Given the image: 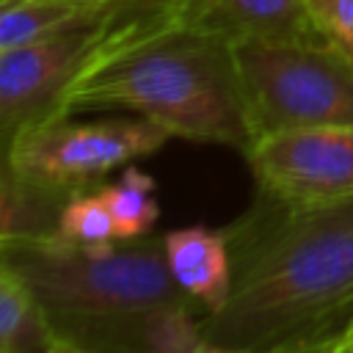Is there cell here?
Instances as JSON below:
<instances>
[{"instance_id":"obj_20","label":"cell","mask_w":353,"mask_h":353,"mask_svg":"<svg viewBox=\"0 0 353 353\" xmlns=\"http://www.w3.org/2000/svg\"><path fill=\"white\" fill-rule=\"evenodd\" d=\"M83 3H91V6H108L110 0H83Z\"/></svg>"},{"instance_id":"obj_13","label":"cell","mask_w":353,"mask_h":353,"mask_svg":"<svg viewBox=\"0 0 353 353\" xmlns=\"http://www.w3.org/2000/svg\"><path fill=\"white\" fill-rule=\"evenodd\" d=\"M61 334L39 298L0 265V353H55Z\"/></svg>"},{"instance_id":"obj_17","label":"cell","mask_w":353,"mask_h":353,"mask_svg":"<svg viewBox=\"0 0 353 353\" xmlns=\"http://www.w3.org/2000/svg\"><path fill=\"white\" fill-rule=\"evenodd\" d=\"M345 350H353V320L325 345V350L323 353H345Z\"/></svg>"},{"instance_id":"obj_8","label":"cell","mask_w":353,"mask_h":353,"mask_svg":"<svg viewBox=\"0 0 353 353\" xmlns=\"http://www.w3.org/2000/svg\"><path fill=\"white\" fill-rule=\"evenodd\" d=\"M165 265L174 284L201 309L215 314L232 295V251L223 229L185 226L163 234Z\"/></svg>"},{"instance_id":"obj_15","label":"cell","mask_w":353,"mask_h":353,"mask_svg":"<svg viewBox=\"0 0 353 353\" xmlns=\"http://www.w3.org/2000/svg\"><path fill=\"white\" fill-rule=\"evenodd\" d=\"M58 237L72 245H80V248H105V245L119 243L113 215H110L99 188L72 196L66 201V207L61 212Z\"/></svg>"},{"instance_id":"obj_5","label":"cell","mask_w":353,"mask_h":353,"mask_svg":"<svg viewBox=\"0 0 353 353\" xmlns=\"http://www.w3.org/2000/svg\"><path fill=\"white\" fill-rule=\"evenodd\" d=\"M168 138V130L143 116L102 121H72V116H61L3 143L0 165L72 199L102 188L113 168L157 152Z\"/></svg>"},{"instance_id":"obj_18","label":"cell","mask_w":353,"mask_h":353,"mask_svg":"<svg viewBox=\"0 0 353 353\" xmlns=\"http://www.w3.org/2000/svg\"><path fill=\"white\" fill-rule=\"evenodd\" d=\"M55 353H97V350L80 347V345H74V342H69V339H63V336H61V345H58V350H55Z\"/></svg>"},{"instance_id":"obj_3","label":"cell","mask_w":353,"mask_h":353,"mask_svg":"<svg viewBox=\"0 0 353 353\" xmlns=\"http://www.w3.org/2000/svg\"><path fill=\"white\" fill-rule=\"evenodd\" d=\"M0 265L39 298L63 339L97 353H127L138 320L160 306H196L168 273L163 237L105 248H80L61 237L0 245Z\"/></svg>"},{"instance_id":"obj_2","label":"cell","mask_w":353,"mask_h":353,"mask_svg":"<svg viewBox=\"0 0 353 353\" xmlns=\"http://www.w3.org/2000/svg\"><path fill=\"white\" fill-rule=\"evenodd\" d=\"M85 110H132L171 138L240 154L254 143L234 41L210 33L160 36L88 61L66 91L63 116Z\"/></svg>"},{"instance_id":"obj_12","label":"cell","mask_w":353,"mask_h":353,"mask_svg":"<svg viewBox=\"0 0 353 353\" xmlns=\"http://www.w3.org/2000/svg\"><path fill=\"white\" fill-rule=\"evenodd\" d=\"M105 8L83 0H0V50L91 25Z\"/></svg>"},{"instance_id":"obj_14","label":"cell","mask_w":353,"mask_h":353,"mask_svg":"<svg viewBox=\"0 0 353 353\" xmlns=\"http://www.w3.org/2000/svg\"><path fill=\"white\" fill-rule=\"evenodd\" d=\"M113 223L119 243L149 237L160 218V207L154 199V179L141 168H124L116 182H105L99 188Z\"/></svg>"},{"instance_id":"obj_10","label":"cell","mask_w":353,"mask_h":353,"mask_svg":"<svg viewBox=\"0 0 353 353\" xmlns=\"http://www.w3.org/2000/svg\"><path fill=\"white\" fill-rule=\"evenodd\" d=\"M196 33L223 36L229 41L320 39L309 22L303 0H212Z\"/></svg>"},{"instance_id":"obj_6","label":"cell","mask_w":353,"mask_h":353,"mask_svg":"<svg viewBox=\"0 0 353 353\" xmlns=\"http://www.w3.org/2000/svg\"><path fill=\"white\" fill-rule=\"evenodd\" d=\"M256 193L290 207L353 199V127H306L256 138L243 152Z\"/></svg>"},{"instance_id":"obj_19","label":"cell","mask_w":353,"mask_h":353,"mask_svg":"<svg viewBox=\"0 0 353 353\" xmlns=\"http://www.w3.org/2000/svg\"><path fill=\"white\" fill-rule=\"evenodd\" d=\"M210 353H251V350H243V347H223V345H212Z\"/></svg>"},{"instance_id":"obj_21","label":"cell","mask_w":353,"mask_h":353,"mask_svg":"<svg viewBox=\"0 0 353 353\" xmlns=\"http://www.w3.org/2000/svg\"><path fill=\"white\" fill-rule=\"evenodd\" d=\"M345 353H353V350H345Z\"/></svg>"},{"instance_id":"obj_4","label":"cell","mask_w":353,"mask_h":353,"mask_svg":"<svg viewBox=\"0 0 353 353\" xmlns=\"http://www.w3.org/2000/svg\"><path fill=\"white\" fill-rule=\"evenodd\" d=\"M254 141L306 127H353V58L325 39L234 41Z\"/></svg>"},{"instance_id":"obj_9","label":"cell","mask_w":353,"mask_h":353,"mask_svg":"<svg viewBox=\"0 0 353 353\" xmlns=\"http://www.w3.org/2000/svg\"><path fill=\"white\" fill-rule=\"evenodd\" d=\"M210 6L212 0H110L88 61L116 55L160 36L196 33Z\"/></svg>"},{"instance_id":"obj_11","label":"cell","mask_w":353,"mask_h":353,"mask_svg":"<svg viewBox=\"0 0 353 353\" xmlns=\"http://www.w3.org/2000/svg\"><path fill=\"white\" fill-rule=\"evenodd\" d=\"M66 201L61 193L33 185L0 165V245L55 240Z\"/></svg>"},{"instance_id":"obj_16","label":"cell","mask_w":353,"mask_h":353,"mask_svg":"<svg viewBox=\"0 0 353 353\" xmlns=\"http://www.w3.org/2000/svg\"><path fill=\"white\" fill-rule=\"evenodd\" d=\"M314 33L353 58V0H303Z\"/></svg>"},{"instance_id":"obj_7","label":"cell","mask_w":353,"mask_h":353,"mask_svg":"<svg viewBox=\"0 0 353 353\" xmlns=\"http://www.w3.org/2000/svg\"><path fill=\"white\" fill-rule=\"evenodd\" d=\"M97 28L99 19L0 50V146L36 124L63 116L66 91L94 50Z\"/></svg>"},{"instance_id":"obj_1","label":"cell","mask_w":353,"mask_h":353,"mask_svg":"<svg viewBox=\"0 0 353 353\" xmlns=\"http://www.w3.org/2000/svg\"><path fill=\"white\" fill-rule=\"evenodd\" d=\"M232 295L201 317L212 345L251 353H323L353 320V199L290 207L262 193L223 229Z\"/></svg>"}]
</instances>
